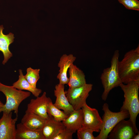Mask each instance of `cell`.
Returning a JSON list of instances; mask_svg holds the SVG:
<instances>
[{
  "mask_svg": "<svg viewBox=\"0 0 139 139\" xmlns=\"http://www.w3.org/2000/svg\"><path fill=\"white\" fill-rule=\"evenodd\" d=\"M46 119L33 113L25 112L21 120V123L33 130H42Z\"/></svg>",
  "mask_w": 139,
  "mask_h": 139,
  "instance_id": "obj_18",
  "label": "cell"
},
{
  "mask_svg": "<svg viewBox=\"0 0 139 139\" xmlns=\"http://www.w3.org/2000/svg\"><path fill=\"white\" fill-rule=\"evenodd\" d=\"M127 9L139 11V1L138 0H118Z\"/></svg>",
  "mask_w": 139,
  "mask_h": 139,
  "instance_id": "obj_23",
  "label": "cell"
},
{
  "mask_svg": "<svg viewBox=\"0 0 139 139\" xmlns=\"http://www.w3.org/2000/svg\"><path fill=\"white\" fill-rule=\"evenodd\" d=\"M19 79L13 84L12 86L19 90L28 91L35 97H39L42 92L41 90L37 88H34L31 86L25 79L21 70H19Z\"/></svg>",
  "mask_w": 139,
  "mask_h": 139,
  "instance_id": "obj_19",
  "label": "cell"
},
{
  "mask_svg": "<svg viewBox=\"0 0 139 139\" xmlns=\"http://www.w3.org/2000/svg\"><path fill=\"white\" fill-rule=\"evenodd\" d=\"M4 104L0 100V108L3 107Z\"/></svg>",
  "mask_w": 139,
  "mask_h": 139,
  "instance_id": "obj_26",
  "label": "cell"
},
{
  "mask_svg": "<svg viewBox=\"0 0 139 139\" xmlns=\"http://www.w3.org/2000/svg\"><path fill=\"white\" fill-rule=\"evenodd\" d=\"M81 109L83 113L82 126L90 129L94 132H99L103 121L97 110L91 107L86 103Z\"/></svg>",
  "mask_w": 139,
  "mask_h": 139,
  "instance_id": "obj_7",
  "label": "cell"
},
{
  "mask_svg": "<svg viewBox=\"0 0 139 139\" xmlns=\"http://www.w3.org/2000/svg\"><path fill=\"white\" fill-rule=\"evenodd\" d=\"M69 73L70 77L67 84L69 88L79 87L86 83L84 73L73 64L70 66Z\"/></svg>",
  "mask_w": 139,
  "mask_h": 139,
  "instance_id": "obj_15",
  "label": "cell"
},
{
  "mask_svg": "<svg viewBox=\"0 0 139 139\" xmlns=\"http://www.w3.org/2000/svg\"><path fill=\"white\" fill-rule=\"evenodd\" d=\"M76 58L72 54H64L60 57L58 64V66L59 68V73L57 77L59 80V83L63 85L68 84L69 79L67 75V71Z\"/></svg>",
  "mask_w": 139,
  "mask_h": 139,
  "instance_id": "obj_13",
  "label": "cell"
},
{
  "mask_svg": "<svg viewBox=\"0 0 139 139\" xmlns=\"http://www.w3.org/2000/svg\"><path fill=\"white\" fill-rule=\"evenodd\" d=\"M52 101L51 99L46 95L44 92L42 95L36 97V99H32L27 105V110L25 112H30L35 114L46 119L48 117L47 112V107Z\"/></svg>",
  "mask_w": 139,
  "mask_h": 139,
  "instance_id": "obj_10",
  "label": "cell"
},
{
  "mask_svg": "<svg viewBox=\"0 0 139 139\" xmlns=\"http://www.w3.org/2000/svg\"><path fill=\"white\" fill-rule=\"evenodd\" d=\"M102 110L104 114L102 116L103 123L99 135L95 139H106L110 132L120 121L129 117L128 111L126 110H120L117 112L111 111L108 104L105 103L102 106Z\"/></svg>",
  "mask_w": 139,
  "mask_h": 139,
  "instance_id": "obj_5",
  "label": "cell"
},
{
  "mask_svg": "<svg viewBox=\"0 0 139 139\" xmlns=\"http://www.w3.org/2000/svg\"><path fill=\"white\" fill-rule=\"evenodd\" d=\"M139 138V133L135 135L133 137V139H138Z\"/></svg>",
  "mask_w": 139,
  "mask_h": 139,
  "instance_id": "obj_25",
  "label": "cell"
},
{
  "mask_svg": "<svg viewBox=\"0 0 139 139\" xmlns=\"http://www.w3.org/2000/svg\"><path fill=\"white\" fill-rule=\"evenodd\" d=\"M83 120V113L81 109L74 110L62 122L65 127L76 132L82 127Z\"/></svg>",
  "mask_w": 139,
  "mask_h": 139,
  "instance_id": "obj_17",
  "label": "cell"
},
{
  "mask_svg": "<svg viewBox=\"0 0 139 139\" xmlns=\"http://www.w3.org/2000/svg\"><path fill=\"white\" fill-rule=\"evenodd\" d=\"M16 139H45L42 129L33 130L21 123L17 125Z\"/></svg>",
  "mask_w": 139,
  "mask_h": 139,
  "instance_id": "obj_16",
  "label": "cell"
},
{
  "mask_svg": "<svg viewBox=\"0 0 139 139\" xmlns=\"http://www.w3.org/2000/svg\"><path fill=\"white\" fill-rule=\"evenodd\" d=\"M93 131L90 129L82 126L77 130V139H95L93 135Z\"/></svg>",
  "mask_w": 139,
  "mask_h": 139,
  "instance_id": "obj_22",
  "label": "cell"
},
{
  "mask_svg": "<svg viewBox=\"0 0 139 139\" xmlns=\"http://www.w3.org/2000/svg\"><path fill=\"white\" fill-rule=\"evenodd\" d=\"M93 85L86 83L81 86L69 88L65 91V95L70 103L75 110L81 109L86 103L89 93L92 89Z\"/></svg>",
  "mask_w": 139,
  "mask_h": 139,
  "instance_id": "obj_6",
  "label": "cell"
},
{
  "mask_svg": "<svg viewBox=\"0 0 139 139\" xmlns=\"http://www.w3.org/2000/svg\"><path fill=\"white\" fill-rule=\"evenodd\" d=\"M54 93L56 99L54 105L59 109H62L69 115L74 110L70 103L65 95L64 85L59 83L56 85Z\"/></svg>",
  "mask_w": 139,
  "mask_h": 139,
  "instance_id": "obj_12",
  "label": "cell"
},
{
  "mask_svg": "<svg viewBox=\"0 0 139 139\" xmlns=\"http://www.w3.org/2000/svg\"><path fill=\"white\" fill-rule=\"evenodd\" d=\"M4 29L3 25H0V51L3 53L4 59L2 63L4 65L10 58L12 54L9 49L10 45L14 41V34L10 32L5 35L3 33Z\"/></svg>",
  "mask_w": 139,
  "mask_h": 139,
  "instance_id": "obj_14",
  "label": "cell"
},
{
  "mask_svg": "<svg viewBox=\"0 0 139 139\" xmlns=\"http://www.w3.org/2000/svg\"><path fill=\"white\" fill-rule=\"evenodd\" d=\"M137 134L129 119L121 120L118 123L109 133V139H132Z\"/></svg>",
  "mask_w": 139,
  "mask_h": 139,
  "instance_id": "obj_9",
  "label": "cell"
},
{
  "mask_svg": "<svg viewBox=\"0 0 139 139\" xmlns=\"http://www.w3.org/2000/svg\"><path fill=\"white\" fill-rule=\"evenodd\" d=\"M119 86L124 93L125 99L120 110H126L128 111L129 119L137 134L139 132L136 122L137 117L139 113V81H132L127 84L121 83Z\"/></svg>",
  "mask_w": 139,
  "mask_h": 139,
  "instance_id": "obj_2",
  "label": "cell"
},
{
  "mask_svg": "<svg viewBox=\"0 0 139 139\" xmlns=\"http://www.w3.org/2000/svg\"><path fill=\"white\" fill-rule=\"evenodd\" d=\"M65 128L62 122L57 121L52 116L48 115L42 131L45 139H54Z\"/></svg>",
  "mask_w": 139,
  "mask_h": 139,
  "instance_id": "obj_11",
  "label": "cell"
},
{
  "mask_svg": "<svg viewBox=\"0 0 139 139\" xmlns=\"http://www.w3.org/2000/svg\"><path fill=\"white\" fill-rule=\"evenodd\" d=\"M75 131L71 130L66 127L58 134L54 139H72L73 135Z\"/></svg>",
  "mask_w": 139,
  "mask_h": 139,
  "instance_id": "obj_24",
  "label": "cell"
},
{
  "mask_svg": "<svg viewBox=\"0 0 139 139\" xmlns=\"http://www.w3.org/2000/svg\"><path fill=\"white\" fill-rule=\"evenodd\" d=\"M119 56V51L115 50L111 59L110 67L104 69L101 75L100 79L104 88L101 98L104 101L107 100L110 91L119 86L121 83L118 70Z\"/></svg>",
  "mask_w": 139,
  "mask_h": 139,
  "instance_id": "obj_3",
  "label": "cell"
},
{
  "mask_svg": "<svg viewBox=\"0 0 139 139\" xmlns=\"http://www.w3.org/2000/svg\"><path fill=\"white\" fill-rule=\"evenodd\" d=\"M118 70L121 82L124 84L139 81V46L125 54L119 61Z\"/></svg>",
  "mask_w": 139,
  "mask_h": 139,
  "instance_id": "obj_1",
  "label": "cell"
},
{
  "mask_svg": "<svg viewBox=\"0 0 139 139\" xmlns=\"http://www.w3.org/2000/svg\"><path fill=\"white\" fill-rule=\"evenodd\" d=\"M0 91L4 93L6 98V103L0 108V113L2 112L14 111L18 117L19 106L23 100L30 95L31 92L18 90L12 86L6 85L0 82Z\"/></svg>",
  "mask_w": 139,
  "mask_h": 139,
  "instance_id": "obj_4",
  "label": "cell"
},
{
  "mask_svg": "<svg viewBox=\"0 0 139 139\" xmlns=\"http://www.w3.org/2000/svg\"><path fill=\"white\" fill-rule=\"evenodd\" d=\"M40 69H34L31 67L27 68V74L24 76L28 82L34 88H36L37 81L40 78Z\"/></svg>",
  "mask_w": 139,
  "mask_h": 139,
  "instance_id": "obj_21",
  "label": "cell"
},
{
  "mask_svg": "<svg viewBox=\"0 0 139 139\" xmlns=\"http://www.w3.org/2000/svg\"><path fill=\"white\" fill-rule=\"evenodd\" d=\"M12 112H3L0 119V139H16L15 124L18 117L12 118Z\"/></svg>",
  "mask_w": 139,
  "mask_h": 139,
  "instance_id": "obj_8",
  "label": "cell"
},
{
  "mask_svg": "<svg viewBox=\"0 0 139 139\" xmlns=\"http://www.w3.org/2000/svg\"><path fill=\"white\" fill-rule=\"evenodd\" d=\"M47 112L48 115L52 116L55 120L59 121L64 120L69 115L56 107L52 101L49 103L47 107Z\"/></svg>",
  "mask_w": 139,
  "mask_h": 139,
  "instance_id": "obj_20",
  "label": "cell"
}]
</instances>
